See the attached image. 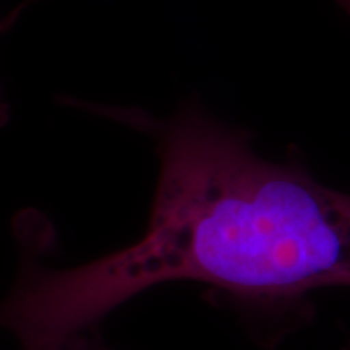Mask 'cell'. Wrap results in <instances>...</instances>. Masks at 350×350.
<instances>
[{
	"mask_svg": "<svg viewBox=\"0 0 350 350\" xmlns=\"http://www.w3.org/2000/svg\"><path fill=\"white\" fill-rule=\"evenodd\" d=\"M8 122V107L7 104L3 103L2 93H0V126H3Z\"/></svg>",
	"mask_w": 350,
	"mask_h": 350,
	"instance_id": "3957f363",
	"label": "cell"
},
{
	"mask_svg": "<svg viewBox=\"0 0 350 350\" xmlns=\"http://www.w3.org/2000/svg\"><path fill=\"white\" fill-rule=\"evenodd\" d=\"M59 350H113L104 344V340L99 336L98 329L88 331L85 334L77 336V338L70 339L64 345H60Z\"/></svg>",
	"mask_w": 350,
	"mask_h": 350,
	"instance_id": "7a4b0ae2",
	"label": "cell"
},
{
	"mask_svg": "<svg viewBox=\"0 0 350 350\" xmlns=\"http://www.w3.org/2000/svg\"><path fill=\"white\" fill-rule=\"evenodd\" d=\"M344 350H350V347H347V349H344Z\"/></svg>",
	"mask_w": 350,
	"mask_h": 350,
	"instance_id": "277c9868",
	"label": "cell"
},
{
	"mask_svg": "<svg viewBox=\"0 0 350 350\" xmlns=\"http://www.w3.org/2000/svg\"><path fill=\"white\" fill-rule=\"evenodd\" d=\"M349 13H350V5H349Z\"/></svg>",
	"mask_w": 350,
	"mask_h": 350,
	"instance_id": "5b68a950",
	"label": "cell"
},
{
	"mask_svg": "<svg viewBox=\"0 0 350 350\" xmlns=\"http://www.w3.org/2000/svg\"><path fill=\"white\" fill-rule=\"evenodd\" d=\"M148 131L161 172L137 243L67 269L20 258L7 295L10 325L31 350H57L146 288L203 282L243 301H294L350 287V195L319 183L295 157L278 164L247 131L196 106L169 120L106 109Z\"/></svg>",
	"mask_w": 350,
	"mask_h": 350,
	"instance_id": "6da1fadb",
	"label": "cell"
}]
</instances>
